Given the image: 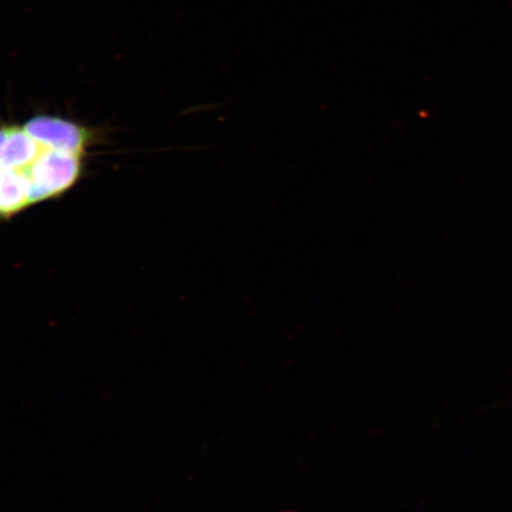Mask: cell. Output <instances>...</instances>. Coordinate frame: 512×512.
I'll return each instance as SVG.
<instances>
[{"mask_svg":"<svg viewBox=\"0 0 512 512\" xmlns=\"http://www.w3.org/2000/svg\"><path fill=\"white\" fill-rule=\"evenodd\" d=\"M82 159V156L73 153L50 150L42 146L40 155L23 170L30 184L31 206L54 200L72 189L81 177Z\"/></svg>","mask_w":512,"mask_h":512,"instance_id":"6da1fadb","label":"cell"},{"mask_svg":"<svg viewBox=\"0 0 512 512\" xmlns=\"http://www.w3.org/2000/svg\"><path fill=\"white\" fill-rule=\"evenodd\" d=\"M22 128L29 137L47 149L82 157L94 140V133L87 127L56 115H35Z\"/></svg>","mask_w":512,"mask_h":512,"instance_id":"7a4b0ae2","label":"cell"},{"mask_svg":"<svg viewBox=\"0 0 512 512\" xmlns=\"http://www.w3.org/2000/svg\"><path fill=\"white\" fill-rule=\"evenodd\" d=\"M29 190L28 178L22 170L0 169V219L9 220L31 206Z\"/></svg>","mask_w":512,"mask_h":512,"instance_id":"3957f363","label":"cell"},{"mask_svg":"<svg viewBox=\"0 0 512 512\" xmlns=\"http://www.w3.org/2000/svg\"><path fill=\"white\" fill-rule=\"evenodd\" d=\"M42 146L21 127L9 126L8 136L0 150V169L24 170L34 162Z\"/></svg>","mask_w":512,"mask_h":512,"instance_id":"277c9868","label":"cell"},{"mask_svg":"<svg viewBox=\"0 0 512 512\" xmlns=\"http://www.w3.org/2000/svg\"><path fill=\"white\" fill-rule=\"evenodd\" d=\"M8 128L9 126H0V150H2L6 136H8Z\"/></svg>","mask_w":512,"mask_h":512,"instance_id":"5b68a950","label":"cell"}]
</instances>
